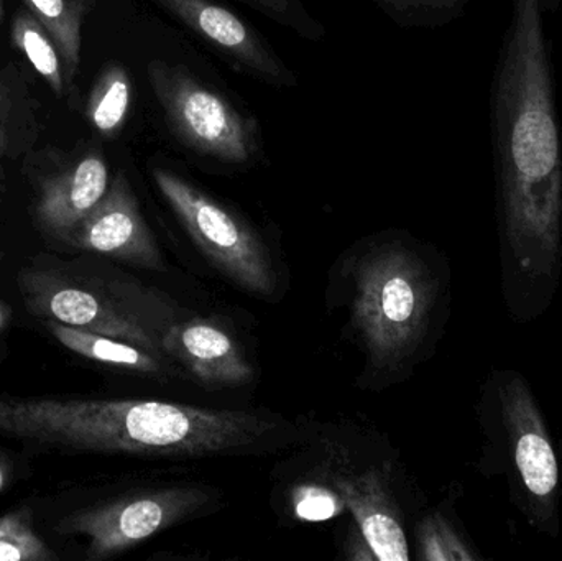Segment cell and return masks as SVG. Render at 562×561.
Instances as JSON below:
<instances>
[{
	"label": "cell",
	"instance_id": "obj_1",
	"mask_svg": "<svg viewBox=\"0 0 562 561\" xmlns=\"http://www.w3.org/2000/svg\"><path fill=\"white\" fill-rule=\"evenodd\" d=\"M501 290L527 325L562 280V144L540 0H514L494 91Z\"/></svg>",
	"mask_w": 562,
	"mask_h": 561
},
{
	"label": "cell",
	"instance_id": "obj_2",
	"mask_svg": "<svg viewBox=\"0 0 562 561\" xmlns=\"http://www.w3.org/2000/svg\"><path fill=\"white\" fill-rule=\"evenodd\" d=\"M482 424L492 474H505L510 500L538 532L560 534L561 474L540 402L514 369L492 372L484 389Z\"/></svg>",
	"mask_w": 562,
	"mask_h": 561
},
{
	"label": "cell",
	"instance_id": "obj_3",
	"mask_svg": "<svg viewBox=\"0 0 562 561\" xmlns=\"http://www.w3.org/2000/svg\"><path fill=\"white\" fill-rule=\"evenodd\" d=\"M353 323L376 368L412 361L431 332L441 283L432 267L403 244H385L357 263Z\"/></svg>",
	"mask_w": 562,
	"mask_h": 561
},
{
	"label": "cell",
	"instance_id": "obj_4",
	"mask_svg": "<svg viewBox=\"0 0 562 561\" xmlns=\"http://www.w3.org/2000/svg\"><path fill=\"white\" fill-rule=\"evenodd\" d=\"M148 82L171 134L201 157L244 165L259 154V125L226 96L164 59L147 65Z\"/></svg>",
	"mask_w": 562,
	"mask_h": 561
},
{
	"label": "cell",
	"instance_id": "obj_5",
	"mask_svg": "<svg viewBox=\"0 0 562 561\" xmlns=\"http://www.w3.org/2000/svg\"><path fill=\"white\" fill-rule=\"evenodd\" d=\"M154 181L188 236L227 279L247 292L272 295V259L249 224L175 171L155 168Z\"/></svg>",
	"mask_w": 562,
	"mask_h": 561
},
{
	"label": "cell",
	"instance_id": "obj_6",
	"mask_svg": "<svg viewBox=\"0 0 562 561\" xmlns=\"http://www.w3.org/2000/svg\"><path fill=\"white\" fill-rule=\"evenodd\" d=\"M207 501L210 496L196 487L150 491L76 514L63 520L58 530L86 537L89 559L102 560L200 513Z\"/></svg>",
	"mask_w": 562,
	"mask_h": 561
},
{
	"label": "cell",
	"instance_id": "obj_7",
	"mask_svg": "<svg viewBox=\"0 0 562 561\" xmlns=\"http://www.w3.org/2000/svg\"><path fill=\"white\" fill-rule=\"evenodd\" d=\"M175 20L260 81L294 86L291 69L266 40L236 13L211 0H154Z\"/></svg>",
	"mask_w": 562,
	"mask_h": 561
},
{
	"label": "cell",
	"instance_id": "obj_8",
	"mask_svg": "<svg viewBox=\"0 0 562 561\" xmlns=\"http://www.w3.org/2000/svg\"><path fill=\"white\" fill-rule=\"evenodd\" d=\"M71 243L145 269L164 270V257L124 173L109 184L108 193L82 221Z\"/></svg>",
	"mask_w": 562,
	"mask_h": 561
},
{
	"label": "cell",
	"instance_id": "obj_9",
	"mask_svg": "<svg viewBox=\"0 0 562 561\" xmlns=\"http://www.w3.org/2000/svg\"><path fill=\"white\" fill-rule=\"evenodd\" d=\"M161 348L203 384L237 388L254 379V368L239 343L211 319L196 318L171 326L161 338Z\"/></svg>",
	"mask_w": 562,
	"mask_h": 561
},
{
	"label": "cell",
	"instance_id": "obj_10",
	"mask_svg": "<svg viewBox=\"0 0 562 561\" xmlns=\"http://www.w3.org/2000/svg\"><path fill=\"white\" fill-rule=\"evenodd\" d=\"M108 161L89 152L40 183L36 220L48 233L71 240L82 221L101 203L109 190Z\"/></svg>",
	"mask_w": 562,
	"mask_h": 561
},
{
	"label": "cell",
	"instance_id": "obj_11",
	"mask_svg": "<svg viewBox=\"0 0 562 561\" xmlns=\"http://www.w3.org/2000/svg\"><path fill=\"white\" fill-rule=\"evenodd\" d=\"M30 289V305L38 310L36 313L52 316L55 322L72 328L132 343L150 352L158 351L157 343L137 319L86 290L42 276L33 280Z\"/></svg>",
	"mask_w": 562,
	"mask_h": 561
},
{
	"label": "cell",
	"instance_id": "obj_12",
	"mask_svg": "<svg viewBox=\"0 0 562 561\" xmlns=\"http://www.w3.org/2000/svg\"><path fill=\"white\" fill-rule=\"evenodd\" d=\"M333 484L376 560H409L408 540L398 509L379 470L339 474Z\"/></svg>",
	"mask_w": 562,
	"mask_h": 561
},
{
	"label": "cell",
	"instance_id": "obj_13",
	"mask_svg": "<svg viewBox=\"0 0 562 561\" xmlns=\"http://www.w3.org/2000/svg\"><path fill=\"white\" fill-rule=\"evenodd\" d=\"M46 326L63 346L82 358L92 359L102 364L117 366L128 371L145 372V374L161 371V362L155 358L154 352L140 346L72 328L58 322L46 323Z\"/></svg>",
	"mask_w": 562,
	"mask_h": 561
},
{
	"label": "cell",
	"instance_id": "obj_14",
	"mask_svg": "<svg viewBox=\"0 0 562 561\" xmlns=\"http://www.w3.org/2000/svg\"><path fill=\"white\" fill-rule=\"evenodd\" d=\"M58 45L66 79L72 85L81 66L82 25L94 0H23Z\"/></svg>",
	"mask_w": 562,
	"mask_h": 561
},
{
	"label": "cell",
	"instance_id": "obj_15",
	"mask_svg": "<svg viewBox=\"0 0 562 561\" xmlns=\"http://www.w3.org/2000/svg\"><path fill=\"white\" fill-rule=\"evenodd\" d=\"M132 96L134 86L127 68L115 61L105 65L86 102L89 125L105 138L121 134L131 112Z\"/></svg>",
	"mask_w": 562,
	"mask_h": 561
},
{
	"label": "cell",
	"instance_id": "obj_16",
	"mask_svg": "<svg viewBox=\"0 0 562 561\" xmlns=\"http://www.w3.org/2000/svg\"><path fill=\"white\" fill-rule=\"evenodd\" d=\"M10 38L15 48L29 59L33 69L42 76L48 88L55 92L56 98H65L69 85L61 53L48 30L29 9L19 10L13 16Z\"/></svg>",
	"mask_w": 562,
	"mask_h": 561
},
{
	"label": "cell",
	"instance_id": "obj_17",
	"mask_svg": "<svg viewBox=\"0 0 562 561\" xmlns=\"http://www.w3.org/2000/svg\"><path fill=\"white\" fill-rule=\"evenodd\" d=\"M419 559L426 561H475L481 553L442 513H432L418 527Z\"/></svg>",
	"mask_w": 562,
	"mask_h": 561
},
{
	"label": "cell",
	"instance_id": "obj_18",
	"mask_svg": "<svg viewBox=\"0 0 562 561\" xmlns=\"http://www.w3.org/2000/svg\"><path fill=\"white\" fill-rule=\"evenodd\" d=\"M58 557L36 536L29 509L0 517V561H56Z\"/></svg>",
	"mask_w": 562,
	"mask_h": 561
},
{
	"label": "cell",
	"instance_id": "obj_19",
	"mask_svg": "<svg viewBox=\"0 0 562 561\" xmlns=\"http://www.w3.org/2000/svg\"><path fill=\"white\" fill-rule=\"evenodd\" d=\"M403 25H431L456 15L464 0H380Z\"/></svg>",
	"mask_w": 562,
	"mask_h": 561
},
{
	"label": "cell",
	"instance_id": "obj_20",
	"mask_svg": "<svg viewBox=\"0 0 562 561\" xmlns=\"http://www.w3.org/2000/svg\"><path fill=\"white\" fill-rule=\"evenodd\" d=\"M252 9L259 10L280 25L300 33L306 38H319L323 26L306 12L300 0H243Z\"/></svg>",
	"mask_w": 562,
	"mask_h": 561
},
{
	"label": "cell",
	"instance_id": "obj_21",
	"mask_svg": "<svg viewBox=\"0 0 562 561\" xmlns=\"http://www.w3.org/2000/svg\"><path fill=\"white\" fill-rule=\"evenodd\" d=\"M346 507L339 493L317 484L300 487L294 494V513L307 523L333 519Z\"/></svg>",
	"mask_w": 562,
	"mask_h": 561
},
{
	"label": "cell",
	"instance_id": "obj_22",
	"mask_svg": "<svg viewBox=\"0 0 562 561\" xmlns=\"http://www.w3.org/2000/svg\"><path fill=\"white\" fill-rule=\"evenodd\" d=\"M22 94L15 79L0 72V161L12 147L13 134L22 121Z\"/></svg>",
	"mask_w": 562,
	"mask_h": 561
},
{
	"label": "cell",
	"instance_id": "obj_23",
	"mask_svg": "<svg viewBox=\"0 0 562 561\" xmlns=\"http://www.w3.org/2000/svg\"><path fill=\"white\" fill-rule=\"evenodd\" d=\"M7 483V473L5 470H3L2 464H0V491L3 490V486H5Z\"/></svg>",
	"mask_w": 562,
	"mask_h": 561
},
{
	"label": "cell",
	"instance_id": "obj_24",
	"mask_svg": "<svg viewBox=\"0 0 562 561\" xmlns=\"http://www.w3.org/2000/svg\"><path fill=\"white\" fill-rule=\"evenodd\" d=\"M3 315H5V312H3L2 308H0V328H2L3 325Z\"/></svg>",
	"mask_w": 562,
	"mask_h": 561
},
{
	"label": "cell",
	"instance_id": "obj_25",
	"mask_svg": "<svg viewBox=\"0 0 562 561\" xmlns=\"http://www.w3.org/2000/svg\"><path fill=\"white\" fill-rule=\"evenodd\" d=\"M2 19H3V5H2V0H0V22H2Z\"/></svg>",
	"mask_w": 562,
	"mask_h": 561
}]
</instances>
